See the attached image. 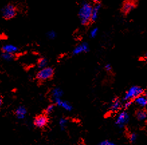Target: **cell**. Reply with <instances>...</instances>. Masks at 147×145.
Returning <instances> with one entry per match:
<instances>
[{"mask_svg": "<svg viewBox=\"0 0 147 145\" xmlns=\"http://www.w3.org/2000/svg\"><path fill=\"white\" fill-rule=\"evenodd\" d=\"M53 102H54L55 104H56L57 106L61 107V108L64 109L65 110L71 111L73 110L72 105H71L69 102L63 100L61 98L54 99V100H53Z\"/></svg>", "mask_w": 147, "mask_h": 145, "instance_id": "cell-7", "label": "cell"}, {"mask_svg": "<svg viewBox=\"0 0 147 145\" xmlns=\"http://www.w3.org/2000/svg\"><path fill=\"white\" fill-rule=\"evenodd\" d=\"M123 106V103L119 98H115L110 105V110L112 112H116Z\"/></svg>", "mask_w": 147, "mask_h": 145, "instance_id": "cell-10", "label": "cell"}, {"mask_svg": "<svg viewBox=\"0 0 147 145\" xmlns=\"http://www.w3.org/2000/svg\"><path fill=\"white\" fill-rule=\"evenodd\" d=\"M97 33H98V29H97V27H94V28H93L90 31L89 35H90V37H92V38H94V37L97 36Z\"/></svg>", "mask_w": 147, "mask_h": 145, "instance_id": "cell-22", "label": "cell"}, {"mask_svg": "<svg viewBox=\"0 0 147 145\" xmlns=\"http://www.w3.org/2000/svg\"><path fill=\"white\" fill-rule=\"evenodd\" d=\"M101 9L100 3H96L94 5H93V10H92V15H91V21H95L98 18L99 13H100Z\"/></svg>", "mask_w": 147, "mask_h": 145, "instance_id": "cell-13", "label": "cell"}, {"mask_svg": "<svg viewBox=\"0 0 147 145\" xmlns=\"http://www.w3.org/2000/svg\"><path fill=\"white\" fill-rule=\"evenodd\" d=\"M97 145H116V143H114V142H112V141L106 140L100 142Z\"/></svg>", "mask_w": 147, "mask_h": 145, "instance_id": "cell-24", "label": "cell"}, {"mask_svg": "<svg viewBox=\"0 0 147 145\" xmlns=\"http://www.w3.org/2000/svg\"><path fill=\"white\" fill-rule=\"evenodd\" d=\"M129 120H130V116L128 113L126 111H122L117 116L116 120V126L120 128H124L125 125L128 124Z\"/></svg>", "mask_w": 147, "mask_h": 145, "instance_id": "cell-4", "label": "cell"}, {"mask_svg": "<svg viewBox=\"0 0 147 145\" xmlns=\"http://www.w3.org/2000/svg\"><path fill=\"white\" fill-rule=\"evenodd\" d=\"M48 123H49V118L45 114L38 115L34 120V125L38 128H45Z\"/></svg>", "mask_w": 147, "mask_h": 145, "instance_id": "cell-6", "label": "cell"}, {"mask_svg": "<svg viewBox=\"0 0 147 145\" xmlns=\"http://www.w3.org/2000/svg\"><path fill=\"white\" fill-rule=\"evenodd\" d=\"M54 75V69L51 67H47L41 69L36 74V78L40 81H46L50 80Z\"/></svg>", "mask_w": 147, "mask_h": 145, "instance_id": "cell-3", "label": "cell"}, {"mask_svg": "<svg viewBox=\"0 0 147 145\" xmlns=\"http://www.w3.org/2000/svg\"><path fill=\"white\" fill-rule=\"evenodd\" d=\"M67 123H68V120H67V118H61L60 120H59V124L60 126L61 130H65L66 128Z\"/></svg>", "mask_w": 147, "mask_h": 145, "instance_id": "cell-18", "label": "cell"}, {"mask_svg": "<svg viewBox=\"0 0 147 145\" xmlns=\"http://www.w3.org/2000/svg\"><path fill=\"white\" fill-rule=\"evenodd\" d=\"M51 95H52L53 100L57 98H61L63 95V92L60 88H55L51 91Z\"/></svg>", "mask_w": 147, "mask_h": 145, "instance_id": "cell-15", "label": "cell"}, {"mask_svg": "<svg viewBox=\"0 0 147 145\" xmlns=\"http://www.w3.org/2000/svg\"><path fill=\"white\" fill-rule=\"evenodd\" d=\"M89 51V45L87 42H83L81 44L77 45L73 50V55H79L82 53L87 52Z\"/></svg>", "mask_w": 147, "mask_h": 145, "instance_id": "cell-8", "label": "cell"}, {"mask_svg": "<svg viewBox=\"0 0 147 145\" xmlns=\"http://www.w3.org/2000/svg\"><path fill=\"white\" fill-rule=\"evenodd\" d=\"M2 102H3L2 99H1V98H0V107H1V105H2Z\"/></svg>", "mask_w": 147, "mask_h": 145, "instance_id": "cell-28", "label": "cell"}, {"mask_svg": "<svg viewBox=\"0 0 147 145\" xmlns=\"http://www.w3.org/2000/svg\"><path fill=\"white\" fill-rule=\"evenodd\" d=\"M2 50L3 52L11 53V54H14L19 51V48L16 45L13 44H6L3 45L2 47Z\"/></svg>", "mask_w": 147, "mask_h": 145, "instance_id": "cell-12", "label": "cell"}, {"mask_svg": "<svg viewBox=\"0 0 147 145\" xmlns=\"http://www.w3.org/2000/svg\"><path fill=\"white\" fill-rule=\"evenodd\" d=\"M48 61L47 59L45 58V57H41L38 59V67H39L40 69L45 68V67H48Z\"/></svg>", "mask_w": 147, "mask_h": 145, "instance_id": "cell-17", "label": "cell"}, {"mask_svg": "<svg viewBox=\"0 0 147 145\" xmlns=\"http://www.w3.org/2000/svg\"><path fill=\"white\" fill-rule=\"evenodd\" d=\"M134 102L141 108H144L147 106V96L145 94H143L135 99Z\"/></svg>", "mask_w": 147, "mask_h": 145, "instance_id": "cell-14", "label": "cell"}, {"mask_svg": "<svg viewBox=\"0 0 147 145\" xmlns=\"http://www.w3.org/2000/svg\"><path fill=\"white\" fill-rule=\"evenodd\" d=\"M15 114L18 119H24L25 118L27 114V110L24 106H20L16 108L15 111Z\"/></svg>", "mask_w": 147, "mask_h": 145, "instance_id": "cell-11", "label": "cell"}, {"mask_svg": "<svg viewBox=\"0 0 147 145\" xmlns=\"http://www.w3.org/2000/svg\"><path fill=\"white\" fill-rule=\"evenodd\" d=\"M54 110H55V104H51L47 107V108H46V113L48 114H51V113L54 111Z\"/></svg>", "mask_w": 147, "mask_h": 145, "instance_id": "cell-20", "label": "cell"}, {"mask_svg": "<svg viewBox=\"0 0 147 145\" xmlns=\"http://www.w3.org/2000/svg\"><path fill=\"white\" fill-rule=\"evenodd\" d=\"M132 104V102L131 100H127L124 101V103H123V106L125 109L128 108L129 107H130L131 105Z\"/></svg>", "mask_w": 147, "mask_h": 145, "instance_id": "cell-25", "label": "cell"}, {"mask_svg": "<svg viewBox=\"0 0 147 145\" xmlns=\"http://www.w3.org/2000/svg\"><path fill=\"white\" fill-rule=\"evenodd\" d=\"M93 5L90 3L83 2L79 10V17L82 25H87L91 21Z\"/></svg>", "mask_w": 147, "mask_h": 145, "instance_id": "cell-1", "label": "cell"}, {"mask_svg": "<svg viewBox=\"0 0 147 145\" xmlns=\"http://www.w3.org/2000/svg\"><path fill=\"white\" fill-rule=\"evenodd\" d=\"M105 69H106V71H110L111 70H112V65H111V64H110V63H107V64L105 65Z\"/></svg>", "mask_w": 147, "mask_h": 145, "instance_id": "cell-26", "label": "cell"}, {"mask_svg": "<svg viewBox=\"0 0 147 145\" xmlns=\"http://www.w3.org/2000/svg\"><path fill=\"white\" fill-rule=\"evenodd\" d=\"M1 57L6 61H11V59H13L14 57V54H11V53L3 52L1 54Z\"/></svg>", "mask_w": 147, "mask_h": 145, "instance_id": "cell-19", "label": "cell"}, {"mask_svg": "<svg viewBox=\"0 0 147 145\" xmlns=\"http://www.w3.org/2000/svg\"><path fill=\"white\" fill-rule=\"evenodd\" d=\"M144 59H145V61H146V62L147 63V53L144 55Z\"/></svg>", "mask_w": 147, "mask_h": 145, "instance_id": "cell-27", "label": "cell"}, {"mask_svg": "<svg viewBox=\"0 0 147 145\" xmlns=\"http://www.w3.org/2000/svg\"><path fill=\"white\" fill-rule=\"evenodd\" d=\"M79 145H85L84 144H79Z\"/></svg>", "mask_w": 147, "mask_h": 145, "instance_id": "cell-29", "label": "cell"}, {"mask_svg": "<svg viewBox=\"0 0 147 145\" xmlns=\"http://www.w3.org/2000/svg\"><path fill=\"white\" fill-rule=\"evenodd\" d=\"M145 95H146V96H147V93H146V94H145Z\"/></svg>", "mask_w": 147, "mask_h": 145, "instance_id": "cell-30", "label": "cell"}, {"mask_svg": "<svg viewBox=\"0 0 147 145\" xmlns=\"http://www.w3.org/2000/svg\"><path fill=\"white\" fill-rule=\"evenodd\" d=\"M136 116L137 119H138V120L140 121L144 120L145 119L147 118V112L146 110L140 109V110H138L136 112Z\"/></svg>", "mask_w": 147, "mask_h": 145, "instance_id": "cell-16", "label": "cell"}, {"mask_svg": "<svg viewBox=\"0 0 147 145\" xmlns=\"http://www.w3.org/2000/svg\"><path fill=\"white\" fill-rule=\"evenodd\" d=\"M136 7V3L132 1H124V3H123L122 7V13L124 14H128L132 11L133 9L135 8Z\"/></svg>", "mask_w": 147, "mask_h": 145, "instance_id": "cell-9", "label": "cell"}, {"mask_svg": "<svg viewBox=\"0 0 147 145\" xmlns=\"http://www.w3.org/2000/svg\"><path fill=\"white\" fill-rule=\"evenodd\" d=\"M2 15L5 19H10L15 17L16 15V9L14 5L8 4L3 7L2 9Z\"/></svg>", "mask_w": 147, "mask_h": 145, "instance_id": "cell-5", "label": "cell"}, {"mask_svg": "<svg viewBox=\"0 0 147 145\" xmlns=\"http://www.w3.org/2000/svg\"><path fill=\"white\" fill-rule=\"evenodd\" d=\"M143 94H144V89L138 86H133L127 90L124 95V100L132 101V100H135L138 97L142 96Z\"/></svg>", "mask_w": 147, "mask_h": 145, "instance_id": "cell-2", "label": "cell"}, {"mask_svg": "<svg viewBox=\"0 0 147 145\" xmlns=\"http://www.w3.org/2000/svg\"><path fill=\"white\" fill-rule=\"evenodd\" d=\"M136 139H137V134L136 133L132 132L129 135V140H130L131 142H134L136 140Z\"/></svg>", "mask_w": 147, "mask_h": 145, "instance_id": "cell-23", "label": "cell"}, {"mask_svg": "<svg viewBox=\"0 0 147 145\" xmlns=\"http://www.w3.org/2000/svg\"><path fill=\"white\" fill-rule=\"evenodd\" d=\"M47 35L48 38H49V39H55V37H57V33L55 32V31L51 30V31H49V32L47 33Z\"/></svg>", "mask_w": 147, "mask_h": 145, "instance_id": "cell-21", "label": "cell"}]
</instances>
